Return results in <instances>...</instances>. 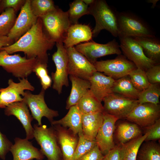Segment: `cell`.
I'll use <instances>...</instances> for the list:
<instances>
[{"label":"cell","instance_id":"7dc6e473","mask_svg":"<svg viewBox=\"0 0 160 160\" xmlns=\"http://www.w3.org/2000/svg\"><path fill=\"white\" fill-rule=\"evenodd\" d=\"M82 1L85 4L89 6L94 2V0H82Z\"/></svg>","mask_w":160,"mask_h":160},{"label":"cell","instance_id":"f35d334b","mask_svg":"<svg viewBox=\"0 0 160 160\" xmlns=\"http://www.w3.org/2000/svg\"><path fill=\"white\" fill-rule=\"evenodd\" d=\"M148 135L145 141H155L160 138V119L151 125L145 128Z\"/></svg>","mask_w":160,"mask_h":160},{"label":"cell","instance_id":"d590c367","mask_svg":"<svg viewBox=\"0 0 160 160\" xmlns=\"http://www.w3.org/2000/svg\"><path fill=\"white\" fill-rule=\"evenodd\" d=\"M30 5L33 14L37 17L45 15L56 8L52 0H31Z\"/></svg>","mask_w":160,"mask_h":160},{"label":"cell","instance_id":"ac0fdd59","mask_svg":"<svg viewBox=\"0 0 160 160\" xmlns=\"http://www.w3.org/2000/svg\"><path fill=\"white\" fill-rule=\"evenodd\" d=\"M52 126L55 131L61 151L62 160H71L78 143V135L60 125Z\"/></svg>","mask_w":160,"mask_h":160},{"label":"cell","instance_id":"83f0119b","mask_svg":"<svg viewBox=\"0 0 160 160\" xmlns=\"http://www.w3.org/2000/svg\"><path fill=\"white\" fill-rule=\"evenodd\" d=\"M112 92L134 100H137L140 92L135 87L128 75L115 80Z\"/></svg>","mask_w":160,"mask_h":160},{"label":"cell","instance_id":"c3c4849f","mask_svg":"<svg viewBox=\"0 0 160 160\" xmlns=\"http://www.w3.org/2000/svg\"><path fill=\"white\" fill-rule=\"evenodd\" d=\"M2 0H0V15L4 11L1 4Z\"/></svg>","mask_w":160,"mask_h":160},{"label":"cell","instance_id":"d4e9b609","mask_svg":"<svg viewBox=\"0 0 160 160\" xmlns=\"http://www.w3.org/2000/svg\"><path fill=\"white\" fill-rule=\"evenodd\" d=\"M103 112L82 114V132L89 140H95L98 130L103 123Z\"/></svg>","mask_w":160,"mask_h":160},{"label":"cell","instance_id":"6da1fadb","mask_svg":"<svg viewBox=\"0 0 160 160\" xmlns=\"http://www.w3.org/2000/svg\"><path fill=\"white\" fill-rule=\"evenodd\" d=\"M55 43L47 37L43 30L41 20L38 17L36 23L17 41L8 46L2 47L11 54L23 52L28 59L36 58L39 61L47 63V51L51 49Z\"/></svg>","mask_w":160,"mask_h":160},{"label":"cell","instance_id":"836d02e7","mask_svg":"<svg viewBox=\"0 0 160 160\" xmlns=\"http://www.w3.org/2000/svg\"><path fill=\"white\" fill-rule=\"evenodd\" d=\"M78 135V143L71 160H80L97 145L95 140H92L88 139L84 135L82 131Z\"/></svg>","mask_w":160,"mask_h":160},{"label":"cell","instance_id":"9a60e30c","mask_svg":"<svg viewBox=\"0 0 160 160\" xmlns=\"http://www.w3.org/2000/svg\"><path fill=\"white\" fill-rule=\"evenodd\" d=\"M160 116L159 104L139 103L126 118L127 120L145 128L154 124Z\"/></svg>","mask_w":160,"mask_h":160},{"label":"cell","instance_id":"681fc988","mask_svg":"<svg viewBox=\"0 0 160 160\" xmlns=\"http://www.w3.org/2000/svg\"></svg>","mask_w":160,"mask_h":160},{"label":"cell","instance_id":"60d3db41","mask_svg":"<svg viewBox=\"0 0 160 160\" xmlns=\"http://www.w3.org/2000/svg\"><path fill=\"white\" fill-rule=\"evenodd\" d=\"M146 74L150 84L160 83V65L156 64L145 71Z\"/></svg>","mask_w":160,"mask_h":160},{"label":"cell","instance_id":"ffe728a7","mask_svg":"<svg viewBox=\"0 0 160 160\" xmlns=\"http://www.w3.org/2000/svg\"><path fill=\"white\" fill-rule=\"evenodd\" d=\"M14 142L9 151L13 160H42L44 159L45 156L40 149L34 146L28 140L16 137Z\"/></svg>","mask_w":160,"mask_h":160},{"label":"cell","instance_id":"8992f818","mask_svg":"<svg viewBox=\"0 0 160 160\" xmlns=\"http://www.w3.org/2000/svg\"><path fill=\"white\" fill-rule=\"evenodd\" d=\"M38 61L36 58L28 59L25 56L10 55L5 50L0 51V66L19 79L26 78L29 76Z\"/></svg>","mask_w":160,"mask_h":160},{"label":"cell","instance_id":"5b68a950","mask_svg":"<svg viewBox=\"0 0 160 160\" xmlns=\"http://www.w3.org/2000/svg\"><path fill=\"white\" fill-rule=\"evenodd\" d=\"M33 137L41 147L40 150L47 160H62V154L55 131L52 126H33Z\"/></svg>","mask_w":160,"mask_h":160},{"label":"cell","instance_id":"52a82bcc","mask_svg":"<svg viewBox=\"0 0 160 160\" xmlns=\"http://www.w3.org/2000/svg\"><path fill=\"white\" fill-rule=\"evenodd\" d=\"M56 43L57 51L52 55V60L56 67L54 72L51 73L53 82L52 87L59 94L62 92L63 86H69L68 71V59L66 49L63 42Z\"/></svg>","mask_w":160,"mask_h":160},{"label":"cell","instance_id":"74e56055","mask_svg":"<svg viewBox=\"0 0 160 160\" xmlns=\"http://www.w3.org/2000/svg\"><path fill=\"white\" fill-rule=\"evenodd\" d=\"M47 63L38 61L35 66L33 72L39 79L42 89L46 90L51 87L52 80L49 75Z\"/></svg>","mask_w":160,"mask_h":160},{"label":"cell","instance_id":"d6a6232c","mask_svg":"<svg viewBox=\"0 0 160 160\" xmlns=\"http://www.w3.org/2000/svg\"><path fill=\"white\" fill-rule=\"evenodd\" d=\"M89 6L82 0H75L69 4L67 12L71 25L78 23L79 19L83 16L89 15Z\"/></svg>","mask_w":160,"mask_h":160},{"label":"cell","instance_id":"603a6c76","mask_svg":"<svg viewBox=\"0 0 160 160\" xmlns=\"http://www.w3.org/2000/svg\"><path fill=\"white\" fill-rule=\"evenodd\" d=\"M69 78L72 86L66 102V109H69L71 106L77 105L90 88V83L89 80L71 75H69Z\"/></svg>","mask_w":160,"mask_h":160},{"label":"cell","instance_id":"484cf974","mask_svg":"<svg viewBox=\"0 0 160 160\" xmlns=\"http://www.w3.org/2000/svg\"><path fill=\"white\" fill-rule=\"evenodd\" d=\"M132 37L140 45L146 56L157 64H159L160 60L159 39L156 36Z\"/></svg>","mask_w":160,"mask_h":160},{"label":"cell","instance_id":"7a4b0ae2","mask_svg":"<svg viewBox=\"0 0 160 160\" xmlns=\"http://www.w3.org/2000/svg\"><path fill=\"white\" fill-rule=\"evenodd\" d=\"M89 14L94 17L95 25L92 31V37H97L101 31L105 30L115 37H118V12L104 0H94L89 7Z\"/></svg>","mask_w":160,"mask_h":160},{"label":"cell","instance_id":"30bf717a","mask_svg":"<svg viewBox=\"0 0 160 160\" xmlns=\"http://www.w3.org/2000/svg\"><path fill=\"white\" fill-rule=\"evenodd\" d=\"M75 48L92 64L99 57L113 54L119 55L122 53L119 44L115 39L105 44L89 41L79 44Z\"/></svg>","mask_w":160,"mask_h":160},{"label":"cell","instance_id":"e0dca14e","mask_svg":"<svg viewBox=\"0 0 160 160\" xmlns=\"http://www.w3.org/2000/svg\"><path fill=\"white\" fill-rule=\"evenodd\" d=\"M31 0H26L21 8L14 25L7 36L14 41H17L36 23L38 17L33 14L31 9Z\"/></svg>","mask_w":160,"mask_h":160},{"label":"cell","instance_id":"e575fe53","mask_svg":"<svg viewBox=\"0 0 160 160\" xmlns=\"http://www.w3.org/2000/svg\"><path fill=\"white\" fill-rule=\"evenodd\" d=\"M16 18V12L12 8L5 9L0 15V36L8 35Z\"/></svg>","mask_w":160,"mask_h":160},{"label":"cell","instance_id":"8d00e7d4","mask_svg":"<svg viewBox=\"0 0 160 160\" xmlns=\"http://www.w3.org/2000/svg\"><path fill=\"white\" fill-rule=\"evenodd\" d=\"M128 75L135 87L140 92L147 88L150 84L145 71L142 69L136 68Z\"/></svg>","mask_w":160,"mask_h":160},{"label":"cell","instance_id":"b9f144b4","mask_svg":"<svg viewBox=\"0 0 160 160\" xmlns=\"http://www.w3.org/2000/svg\"><path fill=\"white\" fill-rule=\"evenodd\" d=\"M102 160H124L120 144L114 147L104 156Z\"/></svg>","mask_w":160,"mask_h":160},{"label":"cell","instance_id":"8fae6325","mask_svg":"<svg viewBox=\"0 0 160 160\" xmlns=\"http://www.w3.org/2000/svg\"><path fill=\"white\" fill-rule=\"evenodd\" d=\"M119 39V47L121 51L137 68L145 71L151 67L157 64L146 56L140 45L132 37H121Z\"/></svg>","mask_w":160,"mask_h":160},{"label":"cell","instance_id":"4dcf8cb0","mask_svg":"<svg viewBox=\"0 0 160 160\" xmlns=\"http://www.w3.org/2000/svg\"><path fill=\"white\" fill-rule=\"evenodd\" d=\"M138 151L136 160H160V146L155 141H145Z\"/></svg>","mask_w":160,"mask_h":160},{"label":"cell","instance_id":"44dd1931","mask_svg":"<svg viewBox=\"0 0 160 160\" xmlns=\"http://www.w3.org/2000/svg\"><path fill=\"white\" fill-rule=\"evenodd\" d=\"M115 80L101 72H95L89 81L90 83V90L100 102L112 93V89Z\"/></svg>","mask_w":160,"mask_h":160},{"label":"cell","instance_id":"7c38bea8","mask_svg":"<svg viewBox=\"0 0 160 160\" xmlns=\"http://www.w3.org/2000/svg\"><path fill=\"white\" fill-rule=\"evenodd\" d=\"M103 112L112 115L118 120L126 119L138 104L137 100L126 97L112 92L103 99Z\"/></svg>","mask_w":160,"mask_h":160},{"label":"cell","instance_id":"f1b7e54d","mask_svg":"<svg viewBox=\"0 0 160 160\" xmlns=\"http://www.w3.org/2000/svg\"><path fill=\"white\" fill-rule=\"evenodd\" d=\"M82 114L103 112L101 102L93 95L90 89L79 100L76 105Z\"/></svg>","mask_w":160,"mask_h":160},{"label":"cell","instance_id":"ba28073f","mask_svg":"<svg viewBox=\"0 0 160 160\" xmlns=\"http://www.w3.org/2000/svg\"><path fill=\"white\" fill-rule=\"evenodd\" d=\"M96 71L117 80L128 75L137 68L132 62L121 54L113 59L97 61L93 64Z\"/></svg>","mask_w":160,"mask_h":160},{"label":"cell","instance_id":"7402d4cb","mask_svg":"<svg viewBox=\"0 0 160 160\" xmlns=\"http://www.w3.org/2000/svg\"><path fill=\"white\" fill-rule=\"evenodd\" d=\"M92 31L89 25L79 24L71 25L67 31L63 42L65 49L73 47L82 42L92 40Z\"/></svg>","mask_w":160,"mask_h":160},{"label":"cell","instance_id":"2e32d148","mask_svg":"<svg viewBox=\"0 0 160 160\" xmlns=\"http://www.w3.org/2000/svg\"><path fill=\"white\" fill-rule=\"evenodd\" d=\"M103 113V123L98 130L95 141L104 156L116 145L114 141V132L116 123L118 119L112 115Z\"/></svg>","mask_w":160,"mask_h":160},{"label":"cell","instance_id":"ab89813d","mask_svg":"<svg viewBox=\"0 0 160 160\" xmlns=\"http://www.w3.org/2000/svg\"><path fill=\"white\" fill-rule=\"evenodd\" d=\"M13 145L12 143L0 130V159L5 160Z\"/></svg>","mask_w":160,"mask_h":160},{"label":"cell","instance_id":"3957f363","mask_svg":"<svg viewBox=\"0 0 160 160\" xmlns=\"http://www.w3.org/2000/svg\"><path fill=\"white\" fill-rule=\"evenodd\" d=\"M40 18L44 31L49 39L55 43L63 42L71 25L67 12L56 7Z\"/></svg>","mask_w":160,"mask_h":160},{"label":"cell","instance_id":"5bb4252c","mask_svg":"<svg viewBox=\"0 0 160 160\" xmlns=\"http://www.w3.org/2000/svg\"><path fill=\"white\" fill-rule=\"evenodd\" d=\"M19 82H15L11 79L8 80V86L0 88V109H5L13 103L21 102L25 90L33 91L34 87L26 78L19 79Z\"/></svg>","mask_w":160,"mask_h":160},{"label":"cell","instance_id":"4316f807","mask_svg":"<svg viewBox=\"0 0 160 160\" xmlns=\"http://www.w3.org/2000/svg\"><path fill=\"white\" fill-rule=\"evenodd\" d=\"M116 137L118 144L125 143L142 135L140 127L136 124L127 121H123L118 125Z\"/></svg>","mask_w":160,"mask_h":160},{"label":"cell","instance_id":"9c48e42d","mask_svg":"<svg viewBox=\"0 0 160 160\" xmlns=\"http://www.w3.org/2000/svg\"><path fill=\"white\" fill-rule=\"evenodd\" d=\"M45 91L43 89L38 94H33L29 91H25L23 97V100L30 110L33 119L38 122L39 125L42 124L43 117H46L50 122L54 120V117L59 114L57 111L49 108L44 99Z\"/></svg>","mask_w":160,"mask_h":160},{"label":"cell","instance_id":"4fadbf2b","mask_svg":"<svg viewBox=\"0 0 160 160\" xmlns=\"http://www.w3.org/2000/svg\"><path fill=\"white\" fill-rule=\"evenodd\" d=\"M66 49L68 59L69 75L89 80L93 74L96 71L93 64L78 51L74 47Z\"/></svg>","mask_w":160,"mask_h":160},{"label":"cell","instance_id":"277c9868","mask_svg":"<svg viewBox=\"0 0 160 160\" xmlns=\"http://www.w3.org/2000/svg\"><path fill=\"white\" fill-rule=\"evenodd\" d=\"M117 21L119 38L155 36L154 32L149 25L132 13L126 11L118 12Z\"/></svg>","mask_w":160,"mask_h":160},{"label":"cell","instance_id":"ee69618b","mask_svg":"<svg viewBox=\"0 0 160 160\" xmlns=\"http://www.w3.org/2000/svg\"><path fill=\"white\" fill-rule=\"evenodd\" d=\"M104 156L97 145L85 154L80 160H102Z\"/></svg>","mask_w":160,"mask_h":160},{"label":"cell","instance_id":"1f68e13d","mask_svg":"<svg viewBox=\"0 0 160 160\" xmlns=\"http://www.w3.org/2000/svg\"><path fill=\"white\" fill-rule=\"evenodd\" d=\"M160 96L159 83L150 84L147 88L140 92L137 100L140 104L150 103L159 104Z\"/></svg>","mask_w":160,"mask_h":160},{"label":"cell","instance_id":"d6986e66","mask_svg":"<svg viewBox=\"0 0 160 160\" xmlns=\"http://www.w3.org/2000/svg\"><path fill=\"white\" fill-rule=\"evenodd\" d=\"M4 113L7 116H14L19 120L25 130L26 139L29 140L34 138V129L31 124L33 119L24 102H18L9 104L4 109Z\"/></svg>","mask_w":160,"mask_h":160},{"label":"cell","instance_id":"cb8c5ba5","mask_svg":"<svg viewBox=\"0 0 160 160\" xmlns=\"http://www.w3.org/2000/svg\"><path fill=\"white\" fill-rule=\"evenodd\" d=\"M66 115L58 120H54L51 125H59L67 128L74 133L78 134L82 131V114L77 105L71 106Z\"/></svg>","mask_w":160,"mask_h":160},{"label":"cell","instance_id":"f6af8a7d","mask_svg":"<svg viewBox=\"0 0 160 160\" xmlns=\"http://www.w3.org/2000/svg\"><path fill=\"white\" fill-rule=\"evenodd\" d=\"M14 42L9 39L7 36H0V51L2 47L9 46Z\"/></svg>","mask_w":160,"mask_h":160},{"label":"cell","instance_id":"bcb514c9","mask_svg":"<svg viewBox=\"0 0 160 160\" xmlns=\"http://www.w3.org/2000/svg\"><path fill=\"white\" fill-rule=\"evenodd\" d=\"M159 1L158 0H149L147 1L148 3H152L153 4L152 8H154L156 5L157 2Z\"/></svg>","mask_w":160,"mask_h":160},{"label":"cell","instance_id":"f546056e","mask_svg":"<svg viewBox=\"0 0 160 160\" xmlns=\"http://www.w3.org/2000/svg\"><path fill=\"white\" fill-rule=\"evenodd\" d=\"M148 133H145L130 140L121 144V150L124 160H136L139 148L147 136Z\"/></svg>","mask_w":160,"mask_h":160},{"label":"cell","instance_id":"7bdbcfd3","mask_svg":"<svg viewBox=\"0 0 160 160\" xmlns=\"http://www.w3.org/2000/svg\"><path fill=\"white\" fill-rule=\"evenodd\" d=\"M26 0H2L1 4L4 10L7 8H12L16 12L20 10Z\"/></svg>","mask_w":160,"mask_h":160}]
</instances>
